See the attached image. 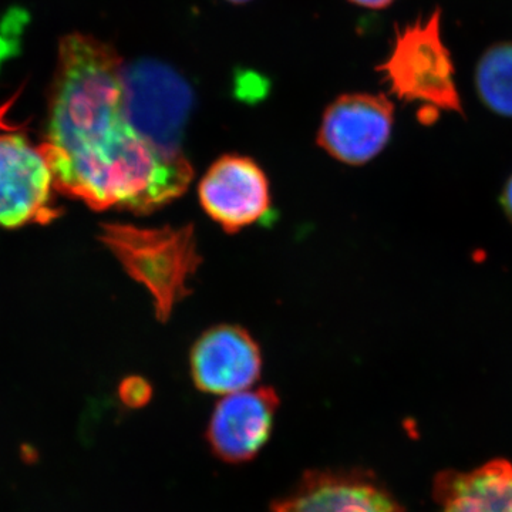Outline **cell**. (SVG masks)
I'll use <instances>...</instances> for the list:
<instances>
[{
	"mask_svg": "<svg viewBox=\"0 0 512 512\" xmlns=\"http://www.w3.org/2000/svg\"><path fill=\"white\" fill-rule=\"evenodd\" d=\"M228 2H232V3H245V2H249V0H228Z\"/></svg>",
	"mask_w": 512,
	"mask_h": 512,
	"instance_id": "obj_16",
	"label": "cell"
},
{
	"mask_svg": "<svg viewBox=\"0 0 512 512\" xmlns=\"http://www.w3.org/2000/svg\"><path fill=\"white\" fill-rule=\"evenodd\" d=\"M394 107L376 94H343L323 113L319 146L336 160L362 165L379 156L392 137Z\"/></svg>",
	"mask_w": 512,
	"mask_h": 512,
	"instance_id": "obj_6",
	"label": "cell"
},
{
	"mask_svg": "<svg viewBox=\"0 0 512 512\" xmlns=\"http://www.w3.org/2000/svg\"><path fill=\"white\" fill-rule=\"evenodd\" d=\"M441 13L397 30L392 52L379 66L399 99L434 111L463 113L453 57L441 37Z\"/></svg>",
	"mask_w": 512,
	"mask_h": 512,
	"instance_id": "obj_3",
	"label": "cell"
},
{
	"mask_svg": "<svg viewBox=\"0 0 512 512\" xmlns=\"http://www.w3.org/2000/svg\"><path fill=\"white\" fill-rule=\"evenodd\" d=\"M120 57L89 36L60 46L47 141L55 188L93 210L147 214L187 191L192 168L171 160L128 123Z\"/></svg>",
	"mask_w": 512,
	"mask_h": 512,
	"instance_id": "obj_1",
	"label": "cell"
},
{
	"mask_svg": "<svg viewBox=\"0 0 512 512\" xmlns=\"http://www.w3.org/2000/svg\"><path fill=\"white\" fill-rule=\"evenodd\" d=\"M439 512H512V464L505 460L467 471H447L434 483Z\"/></svg>",
	"mask_w": 512,
	"mask_h": 512,
	"instance_id": "obj_11",
	"label": "cell"
},
{
	"mask_svg": "<svg viewBox=\"0 0 512 512\" xmlns=\"http://www.w3.org/2000/svg\"><path fill=\"white\" fill-rule=\"evenodd\" d=\"M503 207L505 212H507L508 218H510L512 222V177L508 180V183L504 188Z\"/></svg>",
	"mask_w": 512,
	"mask_h": 512,
	"instance_id": "obj_15",
	"label": "cell"
},
{
	"mask_svg": "<svg viewBox=\"0 0 512 512\" xmlns=\"http://www.w3.org/2000/svg\"><path fill=\"white\" fill-rule=\"evenodd\" d=\"M481 101L498 116L512 117V42L491 46L476 69Z\"/></svg>",
	"mask_w": 512,
	"mask_h": 512,
	"instance_id": "obj_12",
	"label": "cell"
},
{
	"mask_svg": "<svg viewBox=\"0 0 512 512\" xmlns=\"http://www.w3.org/2000/svg\"><path fill=\"white\" fill-rule=\"evenodd\" d=\"M128 123L171 160H185L181 141L191 109V92L180 77L158 66L123 69Z\"/></svg>",
	"mask_w": 512,
	"mask_h": 512,
	"instance_id": "obj_4",
	"label": "cell"
},
{
	"mask_svg": "<svg viewBox=\"0 0 512 512\" xmlns=\"http://www.w3.org/2000/svg\"><path fill=\"white\" fill-rule=\"evenodd\" d=\"M272 512H402L387 491L369 478L315 473L303 478Z\"/></svg>",
	"mask_w": 512,
	"mask_h": 512,
	"instance_id": "obj_10",
	"label": "cell"
},
{
	"mask_svg": "<svg viewBox=\"0 0 512 512\" xmlns=\"http://www.w3.org/2000/svg\"><path fill=\"white\" fill-rule=\"evenodd\" d=\"M190 365L192 380L202 392H242L261 376V349L247 330L215 326L192 346Z\"/></svg>",
	"mask_w": 512,
	"mask_h": 512,
	"instance_id": "obj_9",
	"label": "cell"
},
{
	"mask_svg": "<svg viewBox=\"0 0 512 512\" xmlns=\"http://www.w3.org/2000/svg\"><path fill=\"white\" fill-rule=\"evenodd\" d=\"M121 402L131 409L146 406L151 399V386L143 377H128L120 386Z\"/></svg>",
	"mask_w": 512,
	"mask_h": 512,
	"instance_id": "obj_13",
	"label": "cell"
},
{
	"mask_svg": "<svg viewBox=\"0 0 512 512\" xmlns=\"http://www.w3.org/2000/svg\"><path fill=\"white\" fill-rule=\"evenodd\" d=\"M198 195L208 217L229 234L261 222L271 211L268 178L248 157L215 161L202 177Z\"/></svg>",
	"mask_w": 512,
	"mask_h": 512,
	"instance_id": "obj_7",
	"label": "cell"
},
{
	"mask_svg": "<svg viewBox=\"0 0 512 512\" xmlns=\"http://www.w3.org/2000/svg\"><path fill=\"white\" fill-rule=\"evenodd\" d=\"M279 397L271 387L227 394L215 407L207 440L215 456L244 463L258 456L274 429Z\"/></svg>",
	"mask_w": 512,
	"mask_h": 512,
	"instance_id": "obj_8",
	"label": "cell"
},
{
	"mask_svg": "<svg viewBox=\"0 0 512 512\" xmlns=\"http://www.w3.org/2000/svg\"><path fill=\"white\" fill-rule=\"evenodd\" d=\"M355 5L362 6L367 9H384L392 5L394 0H350Z\"/></svg>",
	"mask_w": 512,
	"mask_h": 512,
	"instance_id": "obj_14",
	"label": "cell"
},
{
	"mask_svg": "<svg viewBox=\"0 0 512 512\" xmlns=\"http://www.w3.org/2000/svg\"><path fill=\"white\" fill-rule=\"evenodd\" d=\"M100 239L150 293L158 320L167 322L175 306L190 295L188 284L201 264L194 228H140L114 222L103 225Z\"/></svg>",
	"mask_w": 512,
	"mask_h": 512,
	"instance_id": "obj_2",
	"label": "cell"
},
{
	"mask_svg": "<svg viewBox=\"0 0 512 512\" xmlns=\"http://www.w3.org/2000/svg\"><path fill=\"white\" fill-rule=\"evenodd\" d=\"M52 168L40 148L19 134H0V227L47 224L56 218Z\"/></svg>",
	"mask_w": 512,
	"mask_h": 512,
	"instance_id": "obj_5",
	"label": "cell"
}]
</instances>
